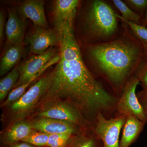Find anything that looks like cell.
Returning <instances> with one entry per match:
<instances>
[{"label":"cell","instance_id":"28","mask_svg":"<svg viewBox=\"0 0 147 147\" xmlns=\"http://www.w3.org/2000/svg\"><path fill=\"white\" fill-rule=\"evenodd\" d=\"M2 147H39L24 142H19L10 144L1 145Z\"/></svg>","mask_w":147,"mask_h":147},{"label":"cell","instance_id":"23","mask_svg":"<svg viewBox=\"0 0 147 147\" xmlns=\"http://www.w3.org/2000/svg\"><path fill=\"white\" fill-rule=\"evenodd\" d=\"M74 134L70 133L50 134L47 147H66Z\"/></svg>","mask_w":147,"mask_h":147},{"label":"cell","instance_id":"17","mask_svg":"<svg viewBox=\"0 0 147 147\" xmlns=\"http://www.w3.org/2000/svg\"><path fill=\"white\" fill-rule=\"evenodd\" d=\"M66 147H102V144L93 126L74 134Z\"/></svg>","mask_w":147,"mask_h":147},{"label":"cell","instance_id":"10","mask_svg":"<svg viewBox=\"0 0 147 147\" xmlns=\"http://www.w3.org/2000/svg\"><path fill=\"white\" fill-rule=\"evenodd\" d=\"M29 123L34 130L49 134L67 133L75 134L83 130L69 122L49 118L37 117Z\"/></svg>","mask_w":147,"mask_h":147},{"label":"cell","instance_id":"4","mask_svg":"<svg viewBox=\"0 0 147 147\" xmlns=\"http://www.w3.org/2000/svg\"><path fill=\"white\" fill-rule=\"evenodd\" d=\"M49 82V74L32 86L19 100L7 107V114L11 122L22 120L37 107L47 92Z\"/></svg>","mask_w":147,"mask_h":147},{"label":"cell","instance_id":"11","mask_svg":"<svg viewBox=\"0 0 147 147\" xmlns=\"http://www.w3.org/2000/svg\"><path fill=\"white\" fill-rule=\"evenodd\" d=\"M44 2L40 0H28L17 8L20 17L26 20L29 18L37 25L48 28V25L44 11Z\"/></svg>","mask_w":147,"mask_h":147},{"label":"cell","instance_id":"2","mask_svg":"<svg viewBox=\"0 0 147 147\" xmlns=\"http://www.w3.org/2000/svg\"><path fill=\"white\" fill-rule=\"evenodd\" d=\"M88 53L98 73L119 97L128 79L144 61L139 40L122 37L92 45Z\"/></svg>","mask_w":147,"mask_h":147},{"label":"cell","instance_id":"13","mask_svg":"<svg viewBox=\"0 0 147 147\" xmlns=\"http://www.w3.org/2000/svg\"><path fill=\"white\" fill-rule=\"evenodd\" d=\"M13 123L1 135V145L21 142L35 130L32 128L29 122L21 120Z\"/></svg>","mask_w":147,"mask_h":147},{"label":"cell","instance_id":"9","mask_svg":"<svg viewBox=\"0 0 147 147\" xmlns=\"http://www.w3.org/2000/svg\"><path fill=\"white\" fill-rule=\"evenodd\" d=\"M25 42L30 46L31 53L40 55L50 47L59 45V38L55 28L45 29L34 25L32 30L27 35Z\"/></svg>","mask_w":147,"mask_h":147},{"label":"cell","instance_id":"5","mask_svg":"<svg viewBox=\"0 0 147 147\" xmlns=\"http://www.w3.org/2000/svg\"><path fill=\"white\" fill-rule=\"evenodd\" d=\"M37 117H46L69 122L86 129L93 126L86 121L80 112L69 103L59 100H49L39 104Z\"/></svg>","mask_w":147,"mask_h":147},{"label":"cell","instance_id":"26","mask_svg":"<svg viewBox=\"0 0 147 147\" xmlns=\"http://www.w3.org/2000/svg\"><path fill=\"white\" fill-rule=\"evenodd\" d=\"M137 97L142 105L143 111L147 119V90H143L137 94Z\"/></svg>","mask_w":147,"mask_h":147},{"label":"cell","instance_id":"18","mask_svg":"<svg viewBox=\"0 0 147 147\" xmlns=\"http://www.w3.org/2000/svg\"><path fill=\"white\" fill-rule=\"evenodd\" d=\"M20 77L18 67H14L0 81V100L3 101L14 88Z\"/></svg>","mask_w":147,"mask_h":147},{"label":"cell","instance_id":"29","mask_svg":"<svg viewBox=\"0 0 147 147\" xmlns=\"http://www.w3.org/2000/svg\"><path fill=\"white\" fill-rule=\"evenodd\" d=\"M143 16V20H142L143 21L142 22H143V24H144L143 26L147 28V10Z\"/></svg>","mask_w":147,"mask_h":147},{"label":"cell","instance_id":"21","mask_svg":"<svg viewBox=\"0 0 147 147\" xmlns=\"http://www.w3.org/2000/svg\"><path fill=\"white\" fill-rule=\"evenodd\" d=\"M33 82H29L27 84L14 88L11 91L8 95L7 98L1 105L2 108H5L11 105L13 102H16L26 92L28 87Z\"/></svg>","mask_w":147,"mask_h":147},{"label":"cell","instance_id":"8","mask_svg":"<svg viewBox=\"0 0 147 147\" xmlns=\"http://www.w3.org/2000/svg\"><path fill=\"white\" fill-rule=\"evenodd\" d=\"M127 116L121 115L110 119L99 113L94 124L95 134L102 142V147H119V136Z\"/></svg>","mask_w":147,"mask_h":147},{"label":"cell","instance_id":"12","mask_svg":"<svg viewBox=\"0 0 147 147\" xmlns=\"http://www.w3.org/2000/svg\"><path fill=\"white\" fill-rule=\"evenodd\" d=\"M8 18L5 26L7 45L23 42L26 27L25 20L18 15L16 11L9 9Z\"/></svg>","mask_w":147,"mask_h":147},{"label":"cell","instance_id":"19","mask_svg":"<svg viewBox=\"0 0 147 147\" xmlns=\"http://www.w3.org/2000/svg\"><path fill=\"white\" fill-rule=\"evenodd\" d=\"M116 14L118 18L129 26L131 30L139 39L143 47V59L144 61L147 62V28L142 25L136 24L131 21L125 20L118 13Z\"/></svg>","mask_w":147,"mask_h":147},{"label":"cell","instance_id":"6","mask_svg":"<svg viewBox=\"0 0 147 147\" xmlns=\"http://www.w3.org/2000/svg\"><path fill=\"white\" fill-rule=\"evenodd\" d=\"M60 59L59 50L54 47L41 55H32L18 66L20 77L14 88L33 82L46 69L57 63Z\"/></svg>","mask_w":147,"mask_h":147},{"label":"cell","instance_id":"16","mask_svg":"<svg viewBox=\"0 0 147 147\" xmlns=\"http://www.w3.org/2000/svg\"><path fill=\"white\" fill-rule=\"evenodd\" d=\"M77 0H57L53 7L55 22L67 21L73 24L79 5Z\"/></svg>","mask_w":147,"mask_h":147},{"label":"cell","instance_id":"25","mask_svg":"<svg viewBox=\"0 0 147 147\" xmlns=\"http://www.w3.org/2000/svg\"><path fill=\"white\" fill-rule=\"evenodd\" d=\"M125 1L137 11L141 17L147 10V0H127Z\"/></svg>","mask_w":147,"mask_h":147},{"label":"cell","instance_id":"15","mask_svg":"<svg viewBox=\"0 0 147 147\" xmlns=\"http://www.w3.org/2000/svg\"><path fill=\"white\" fill-rule=\"evenodd\" d=\"M25 54L24 42L7 45L0 64V75L4 76L18 63Z\"/></svg>","mask_w":147,"mask_h":147},{"label":"cell","instance_id":"3","mask_svg":"<svg viewBox=\"0 0 147 147\" xmlns=\"http://www.w3.org/2000/svg\"><path fill=\"white\" fill-rule=\"evenodd\" d=\"M108 4L100 0L92 2L86 13L85 21L92 36L103 39L112 36L117 31V14Z\"/></svg>","mask_w":147,"mask_h":147},{"label":"cell","instance_id":"1","mask_svg":"<svg viewBox=\"0 0 147 147\" xmlns=\"http://www.w3.org/2000/svg\"><path fill=\"white\" fill-rule=\"evenodd\" d=\"M55 23L60 59L49 74L48 88L40 103L49 100L67 102L92 124L99 113L107 119L114 117L119 97L106 89L85 65L73 24L67 21Z\"/></svg>","mask_w":147,"mask_h":147},{"label":"cell","instance_id":"7","mask_svg":"<svg viewBox=\"0 0 147 147\" xmlns=\"http://www.w3.org/2000/svg\"><path fill=\"white\" fill-rule=\"evenodd\" d=\"M139 82L135 74L128 79L119 98L115 117L132 115L147 123L146 118L136 94V88Z\"/></svg>","mask_w":147,"mask_h":147},{"label":"cell","instance_id":"27","mask_svg":"<svg viewBox=\"0 0 147 147\" xmlns=\"http://www.w3.org/2000/svg\"><path fill=\"white\" fill-rule=\"evenodd\" d=\"M5 18L4 13L2 11L0 12V41L1 44L4 38V32L5 28Z\"/></svg>","mask_w":147,"mask_h":147},{"label":"cell","instance_id":"14","mask_svg":"<svg viewBox=\"0 0 147 147\" xmlns=\"http://www.w3.org/2000/svg\"><path fill=\"white\" fill-rule=\"evenodd\" d=\"M146 124L134 116H127L123 127L119 147H129L136 142Z\"/></svg>","mask_w":147,"mask_h":147},{"label":"cell","instance_id":"22","mask_svg":"<svg viewBox=\"0 0 147 147\" xmlns=\"http://www.w3.org/2000/svg\"><path fill=\"white\" fill-rule=\"evenodd\" d=\"M50 134L35 130L30 136L21 142L30 143L39 147H47Z\"/></svg>","mask_w":147,"mask_h":147},{"label":"cell","instance_id":"20","mask_svg":"<svg viewBox=\"0 0 147 147\" xmlns=\"http://www.w3.org/2000/svg\"><path fill=\"white\" fill-rule=\"evenodd\" d=\"M113 3L121 13L122 16H121L123 19L141 25V16L138 13L134 12L129 8L125 3L120 0H114Z\"/></svg>","mask_w":147,"mask_h":147},{"label":"cell","instance_id":"24","mask_svg":"<svg viewBox=\"0 0 147 147\" xmlns=\"http://www.w3.org/2000/svg\"><path fill=\"white\" fill-rule=\"evenodd\" d=\"M135 74L142 83L143 90H147V62L143 61Z\"/></svg>","mask_w":147,"mask_h":147}]
</instances>
